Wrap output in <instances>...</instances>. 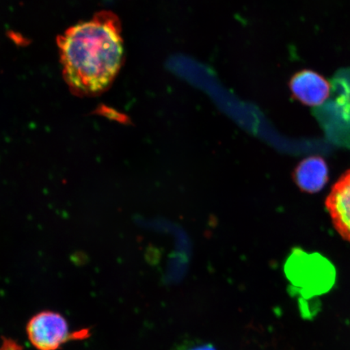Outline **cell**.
I'll list each match as a JSON object with an SVG mask.
<instances>
[{
	"instance_id": "obj_1",
	"label": "cell",
	"mask_w": 350,
	"mask_h": 350,
	"mask_svg": "<svg viewBox=\"0 0 350 350\" xmlns=\"http://www.w3.org/2000/svg\"><path fill=\"white\" fill-rule=\"evenodd\" d=\"M66 83L78 95L94 96L112 84L124 63L119 19L109 12L69 28L59 38Z\"/></svg>"
},
{
	"instance_id": "obj_2",
	"label": "cell",
	"mask_w": 350,
	"mask_h": 350,
	"mask_svg": "<svg viewBox=\"0 0 350 350\" xmlns=\"http://www.w3.org/2000/svg\"><path fill=\"white\" fill-rule=\"evenodd\" d=\"M26 334L37 350H58L69 340L79 338L70 334L67 319L52 310L34 314L26 325Z\"/></svg>"
},
{
	"instance_id": "obj_3",
	"label": "cell",
	"mask_w": 350,
	"mask_h": 350,
	"mask_svg": "<svg viewBox=\"0 0 350 350\" xmlns=\"http://www.w3.org/2000/svg\"><path fill=\"white\" fill-rule=\"evenodd\" d=\"M293 97L306 107L321 106L329 98L330 82L321 74L310 69L297 72L288 82Z\"/></svg>"
},
{
	"instance_id": "obj_4",
	"label": "cell",
	"mask_w": 350,
	"mask_h": 350,
	"mask_svg": "<svg viewBox=\"0 0 350 350\" xmlns=\"http://www.w3.org/2000/svg\"><path fill=\"white\" fill-rule=\"evenodd\" d=\"M325 206L336 230L350 243V169L332 187Z\"/></svg>"
},
{
	"instance_id": "obj_5",
	"label": "cell",
	"mask_w": 350,
	"mask_h": 350,
	"mask_svg": "<svg viewBox=\"0 0 350 350\" xmlns=\"http://www.w3.org/2000/svg\"><path fill=\"white\" fill-rule=\"evenodd\" d=\"M293 178L301 191L314 194L321 191L328 181V168L321 157H309L297 165Z\"/></svg>"
},
{
	"instance_id": "obj_6",
	"label": "cell",
	"mask_w": 350,
	"mask_h": 350,
	"mask_svg": "<svg viewBox=\"0 0 350 350\" xmlns=\"http://www.w3.org/2000/svg\"><path fill=\"white\" fill-rule=\"evenodd\" d=\"M196 350H213V349H209L208 347H205V348H200V349H196Z\"/></svg>"
}]
</instances>
